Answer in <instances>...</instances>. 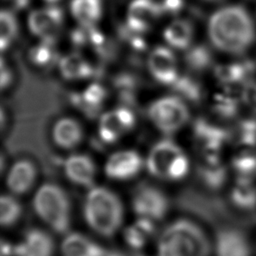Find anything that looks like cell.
<instances>
[{"mask_svg":"<svg viewBox=\"0 0 256 256\" xmlns=\"http://www.w3.org/2000/svg\"><path fill=\"white\" fill-rule=\"evenodd\" d=\"M60 251L62 256H106L108 253L101 245L80 233L67 234Z\"/></svg>","mask_w":256,"mask_h":256,"instance_id":"obj_16","label":"cell"},{"mask_svg":"<svg viewBox=\"0 0 256 256\" xmlns=\"http://www.w3.org/2000/svg\"><path fill=\"white\" fill-rule=\"evenodd\" d=\"M106 256H146L139 251L133 250V251H111L108 252Z\"/></svg>","mask_w":256,"mask_h":256,"instance_id":"obj_37","label":"cell"},{"mask_svg":"<svg viewBox=\"0 0 256 256\" xmlns=\"http://www.w3.org/2000/svg\"><path fill=\"white\" fill-rule=\"evenodd\" d=\"M107 91L100 83L90 84L83 93H72L71 101L86 116L94 118L102 109Z\"/></svg>","mask_w":256,"mask_h":256,"instance_id":"obj_15","label":"cell"},{"mask_svg":"<svg viewBox=\"0 0 256 256\" xmlns=\"http://www.w3.org/2000/svg\"><path fill=\"white\" fill-rule=\"evenodd\" d=\"M46 2H49V3H54V2H57L59 0H45Z\"/></svg>","mask_w":256,"mask_h":256,"instance_id":"obj_38","label":"cell"},{"mask_svg":"<svg viewBox=\"0 0 256 256\" xmlns=\"http://www.w3.org/2000/svg\"><path fill=\"white\" fill-rule=\"evenodd\" d=\"M248 62H236L228 65L218 66L215 70L217 78L223 83L235 82L237 79L244 78Z\"/></svg>","mask_w":256,"mask_h":256,"instance_id":"obj_32","label":"cell"},{"mask_svg":"<svg viewBox=\"0 0 256 256\" xmlns=\"http://www.w3.org/2000/svg\"><path fill=\"white\" fill-rule=\"evenodd\" d=\"M71 12L81 26H94L101 17V0H72Z\"/></svg>","mask_w":256,"mask_h":256,"instance_id":"obj_24","label":"cell"},{"mask_svg":"<svg viewBox=\"0 0 256 256\" xmlns=\"http://www.w3.org/2000/svg\"><path fill=\"white\" fill-rule=\"evenodd\" d=\"M12 80V74L8 67L5 65L4 60L2 59L1 62V87L4 89L6 86H8L11 83Z\"/></svg>","mask_w":256,"mask_h":256,"instance_id":"obj_36","label":"cell"},{"mask_svg":"<svg viewBox=\"0 0 256 256\" xmlns=\"http://www.w3.org/2000/svg\"><path fill=\"white\" fill-rule=\"evenodd\" d=\"M61 75L67 80L91 78L97 75V70L79 53H70L59 61Z\"/></svg>","mask_w":256,"mask_h":256,"instance_id":"obj_20","label":"cell"},{"mask_svg":"<svg viewBox=\"0 0 256 256\" xmlns=\"http://www.w3.org/2000/svg\"><path fill=\"white\" fill-rule=\"evenodd\" d=\"M156 227L154 221L139 217L132 225L124 231V238L127 244L134 250L142 249L155 234Z\"/></svg>","mask_w":256,"mask_h":256,"instance_id":"obj_21","label":"cell"},{"mask_svg":"<svg viewBox=\"0 0 256 256\" xmlns=\"http://www.w3.org/2000/svg\"><path fill=\"white\" fill-rule=\"evenodd\" d=\"M184 60L186 65L193 71L207 69L213 60L211 50L205 45H196L187 50Z\"/></svg>","mask_w":256,"mask_h":256,"instance_id":"obj_25","label":"cell"},{"mask_svg":"<svg viewBox=\"0 0 256 256\" xmlns=\"http://www.w3.org/2000/svg\"><path fill=\"white\" fill-rule=\"evenodd\" d=\"M147 114L155 127L167 135L181 129L190 117L187 105L178 96H165L155 100L148 107Z\"/></svg>","mask_w":256,"mask_h":256,"instance_id":"obj_5","label":"cell"},{"mask_svg":"<svg viewBox=\"0 0 256 256\" xmlns=\"http://www.w3.org/2000/svg\"><path fill=\"white\" fill-rule=\"evenodd\" d=\"M198 171L202 181L211 188H218L225 179V170L219 165L218 160H206Z\"/></svg>","mask_w":256,"mask_h":256,"instance_id":"obj_30","label":"cell"},{"mask_svg":"<svg viewBox=\"0 0 256 256\" xmlns=\"http://www.w3.org/2000/svg\"><path fill=\"white\" fill-rule=\"evenodd\" d=\"M160 4L154 0H133L127 14V27L138 33L146 32L162 14Z\"/></svg>","mask_w":256,"mask_h":256,"instance_id":"obj_12","label":"cell"},{"mask_svg":"<svg viewBox=\"0 0 256 256\" xmlns=\"http://www.w3.org/2000/svg\"><path fill=\"white\" fill-rule=\"evenodd\" d=\"M164 38L166 42L173 48L185 50L192 42L193 26L187 20H175L165 29Z\"/></svg>","mask_w":256,"mask_h":256,"instance_id":"obj_23","label":"cell"},{"mask_svg":"<svg viewBox=\"0 0 256 256\" xmlns=\"http://www.w3.org/2000/svg\"><path fill=\"white\" fill-rule=\"evenodd\" d=\"M240 101L256 116V81H249L244 84L241 90Z\"/></svg>","mask_w":256,"mask_h":256,"instance_id":"obj_33","label":"cell"},{"mask_svg":"<svg viewBox=\"0 0 256 256\" xmlns=\"http://www.w3.org/2000/svg\"><path fill=\"white\" fill-rule=\"evenodd\" d=\"M147 65L151 75L161 84L171 86L179 76L175 55L167 47L154 48L148 56Z\"/></svg>","mask_w":256,"mask_h":256,"instance_id":"obj_11","label":"cell"},{"mask_svg":"<svg viewBox=\"0 0 256 256\" xmlns=\"http://www.w3.org/2000/svg\"><path fill=\"white\" fill-rule=\"evenodd\" d=\"M64 171L66 176L73 183L92 187L96 175L94 161L85 154H73L64 162Z\"/></svg>","mask_w":256,"mask_h":256,"instance_id":"obj_14","label":"cell"},{"mask_svg":"<svg viewBox=\"0 0 256 256\" xmlns=\"http://www.w3.org/2000/svg\"><path fill=\"white\" fill-rule=\"evenodd\" d=\"M52 137L58 147L72 149L82 141L83 130L76 120L66 117L55 123L52 130Z\"/></svg>","mask_w":256,"mask_h":256,"instance_id":"obj_19","label":"cell"},{"mask_svg":"<svg viewBox=\"0 0 256 256\" xmlns=\"http://www.w3.org/2000/svg\"><path fill=\"white\" fill-rule=\"evenodd\" d=\"M36 178V168L29 160H19L10 168L7 175V186L14 194L26 193Z\"/></svg>","mask_w":256,"mask_h":256,"instance_id":"obj_18","label":"cell"},{"mask_svg":"<svg viewBox=\"0 0 256 256\" xmlns=\"http://www.w3.org/2000/svg\"><path fill=\"white\" fill-rule=\"evenodd\" d=\"M136 117L130 107L119 106L103 113L99 120L98 133L102 142L111 144L134 128Z\"/></svg>","mask_w":256,"mask_h":256,"instance_id":"obj_7","label":"cell"},{"mask_svg":"<svg viewBox=\"0 0 256 256\" xmlns=\"http://www.w3.org/2000/svg\"><path fill=\"white\" fill-rule=\"evenodd\" d=\"M22 213L20 203L11 195H2L0 201V222L4 227L12 226Z\"/></svg>","mask_w":256,"mask_h":256,"instance_id":"obj_28","label":"cell"},{"mask_svg":"<svg viewBox=\"0 0 256 256\" xmlns=\"http://www.w3.org/2000/svg\"><path fill=\"white\" fill-rule=\"evenodd\" d=\"M63 24V12L57 7L38 9L29 14L28 27L30 31L43 42L55 43Z\"/></svg>","mask_w":256,"mask_h":256,"instance_id":"obj_8","label":"cell"},{"mask_svg":"<svg viewBox=\"0 0 256 256\" xmlns=\"http://www.w3.org/2000/svg\"><path fill=\"white\" fill-rule=\"evenodd\" d=\"M84 218L97 234L110 237L119 229L123 221V205L118 196L102 186L92 187L87 193L83 208Z\"/></svg>","mask_w":256,"mask_h":256,"instance_id":"obj_3","label":"cell"},{"mask_svg":"<svg viewBox=\"0 0 256 256\" xmlns=\"http://www.w3.org/2000/svg\"><path fill=\"white\" fill-rule=\"evenodd\" d=\"M194 138L202 147L205 157L217 156V150L225 140V133L218 127L203 119H198L193 125Z\"/></svg>","mask_w":256,"mask_h":256,"instance_id":"obj_17","label":"cell"},{"mask_svg":"<svg viewBox=\"0 0 256 256\" xmlns=\"http://www.w3.org/2000/svg\"><path fill=\"white\" fill-rule=\"evenodd\" d=\"M31 61L40 67L51 66L56 61V52L53 48V43L41 42L39 45L33 47L29 53Z\"/></svg>","mask_w":256,"mask_h":256,"instance_id":"obj_31","label":"cell"},{"mask_svg":"<svg viewBox=\"0 0 256 256\" xmlns=\"http://www.w3.org/2000/svg\"><path fill=\"white\" fill-rule=\"evenodd\" d=\"M183 152L170 138H165L153 145L146 159L148 172L158 179L168 180V173L176 158Z\"/></svg>","mask_w":256,"mask_h":256,"instance_id":"obj_9","label":"cell"},{"mask_svg":"<svg viewBox=\"0 0 256 256\" xmlns=\"http://www.w3.org/2000/svg\"><path fill=\"white\" fill-rule=\"evenodd\" d=\"M231 200L241 209H251L256 205V189L248 181H238L231 192Z\"/></svg>","mask_w":256,"mask_h":256,"instance_id":"obj_27","label":"cell"},{"mask_svg":"<svg viewBox=\"0 0 256 256\" xmlns=\"http://www.w3.org/2000/svg\"><path fill=\"white\" fill-rule=\"evenodd\" d=\"M189 171V160L187 156L182 153L179 155L170 167L168 173V180H180L183 179Z\"/></svg>","mask_w":256,"mask_h":256,"instance_id":"obj_34","label":"cell"},{"mask_svg":"<svg viewBox=\"0 0 256 256\" xmlns=\"http://www.w3.org/2000/svg\"><path fill=\"white\" fill-rule=\"evenodd\" d=\"M212 250L206 232L187 219L167 225L157 241V256H210Z\"/></svg>","mask_w":256,"mask_h":256,"instance_id":"obj_2","label":"cell"},{"mask_svg":"<svg viewBox=\"0 0 256 256\" xmlns=\"http://www.w3.org/2000/svg\"><path fill=\"white\" fill-rule=\"evenodd\" d=\"M216 256H249V249L244 239L233 231H222L215 242Z\"/></svg>","mask_w":256,"mask_h":256,"instance_id":"obj_22","label":"cell"},{"mask_svg":"<svg viewBox=\"0 0 256 256\" xmlns=\"http://www.w3.org/2000/svg\"><path fill=\"white\" fill-rule=\"evenodd\" d=\"M171 88L181 99L192 102H197L201 99L200 84L188 75H179L176 81L171 85Z\"/></svg>","mask_w":256,"mask_h":256,"instance_id":"obj_26","label":"cell"},{"mask_svg":"<svg viewBox=\"0 0 256 256\" xmlns=\"http://www.w3.org/2000/svg\"><path fill=\"white\" fill-rule=\"evenodd\" d=\"M208 36L217 50L233 56H242L255 44V22L242 5H227L210 16Z\"/></svg>","mask_w":256,"mask_h":256,"instance_id":"obj_1","label":"cell"},{"mask_svg":"<svg viewBox=\"0 0 256 256\" xmlns=\"http://www.w3.org/2000/svg\"><path fill=\"white\" fill-rule=\"evenodd\" d=\"M17 20L14 14L8 10H2L0 16V46L4 51L10 46L17 35Z\"/></svg>","mask_w":256,"mask_h":256,"instance_id":"obj_29","label":"cell"},{"mask_svg":"<svg viewBox=\"0 0 256 256\" xmlns=\"http://www.w3.org/2000/svg\"><path fill=\"white\" fill-rule=\"evenodd\" d=\"M169 202L166 195L157 187L143 184L136 188L132 197L133 211L142 218L153 221L164 218Z\"/></svg>","mask_w":256,"mask_h":256,"instance_id":"obj_6","label":"cell"},{"mask_svg":"<svg viewBox=\"0 0 256 256\" xmlns=\"http://www.w3.org/2000/svg\"><path fill=\"white\" fill-rule=\"evenodd\" d=\"M208 1H218V0H208Z\"/></svg>","mask_w":256,"mask_h":256,"instance_id":"obj_39","label":"cell"},{"mask_svg":"<svg viewBox=\"0 0 256 256\" xmlns=\"http://www.w3.org/2000/svg\"><path fill=\"white\" fill-rule=\"evenodd\" d=\"M143 166L144 160L137 151L122 150L108 158L105 173L113 180H128L138 175Z\"/></svg>","mask_w":256,"mask_h":256,"instance_id":"obj_10","label":"cell"},{"mask_svg":"<svg viewBox=\"0 0 256 256\" xmlns=\"http://www.w3.org/2000/svg\"><path fill=\"white\" fill-rule=\"evenodd\" d=\"M33 206L37 215L55 232L66 234L70 227L71 206L65 191L53 183L43 184L36 192Z\"/></svg>","mask_w":256,"mask_h":256,"instance_id":"obj_4","label":"cell"},{"mask_svg":"<svg viewBox=\"0 0 256 256\" xmlns=\"http://www.w3.org/2000/svg\"><path fill=\"white\" fill-rule=\"evenodd\" d=\"M159 3V2H158ZM160 4L162 12L168 13H177L179 12L184 5L183 0H163Z\"/></svg>","mask_w":256,"mask_h":256,"instance_id":"obj_35","label":"cell"},{"mask_svg":"<svg viewBox=\"0 0 256 256\" xmlns=\"http://www.w3.org/2000/svg\"><path fill=\"white\" fill-rule=\"evenodd\" d=\"M53 238L44 230H28L23 239L15 246L14 256H54Z\"/></svg>","mask_w":256,"mask_h":256,"instance_id":"obj_13","label":"cell"}]
</instances>
